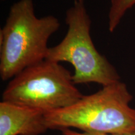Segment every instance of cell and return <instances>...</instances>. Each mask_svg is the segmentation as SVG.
Listing matches in <instances>:
<instances>
[{
  "mask_svg": "<svg viewBox=\"0 0 135 135\" xmlns=\"http://www.w3.org/2000/svg\"><path fill=\"white\" fill-rule=\"evenodd\" d=\"M43 111L2 101L0 135H40L48 129Z\"/></svg>",
  "mask_w": 135,
  "mask_h": 135,
  "instance_id": "obj_5",
  "label": "cell"
},
{
  "mask_svg": "<svg viewBox=\"0 0 135 135\" xmlns=\"http://www.w3.org/2000/svg\"><path fill=\"white\" fill-rule=\"evenodd\" d=\"M67 33L61 41L49 48L46 60L70 63L75 84L96 83L106 86L119 81L114 67L94 46L90 35L91 20L83 3L76 0L67 10Z\"/></svg>",
  "mask_w": 135,
  "mask_h": 135,
  "instance_id": "obj_3",
  "label": "cell"
},
{
  "mask_svg": "<svg viewBox=\"0 0 135 135\" xmlns=\"http://www.w3.org/2000/svg\"><path fill=\"white\" fill-rule=\"evenodd\" d=\"M76 1H79V2H81V3H83L84 2V0H76Z\"/></svg>",
  "mask_w": 135,
  "mask_h": 135,
  "instance_id": "obj_8",
  "label": "cell"
},
{
  "mask_svg": "<svg viewBox=\"0 0 135 135\" xmlns=\"http://www.w3.org/2000/svg\"><path fill=\"white\" fill-rule=\"evenodd\" d=\"M61 132L63 135H135L134 132L123 133V134H89L86 133H78L76 131L71 130L70 128L61 129Z\"/></svg>",
  "mask_w": 135,
  "mask_h": 135,
  "instance_id": "obj_7",
  "label": "cell"
},
{
  "mask_svg": "<svg viewBox=\"0 0 135 135\" xmlns=\"http://www.w3.org/2000/svg\"><path fill=\"white\" fill-rule=\"evenodd\" d=\"M133 96L119 81L83 95L68 107L45 114L48 129L75 128L89 134H123L135 131V109L129 106Z\"/></svg>",
  "mask_w": 135,
  "mask_h": 135,
  "instance_id": "obj_1",
  "label": "cell"
},
{
  "mask_svg": "<svg viewBox=\"0 0 135 135\" xmlns=\"http://www.w3.org/2000/svg\"><path fill=\"white\" fill-rule=\"evenodd\" d=\"M60 26L48 15L38 18L33 0H20L10 8L0 31V76L12 79L24 69L46 60L50 36Z\"/></svg>",
  "mask_w": 135,
  "mask_h": 135,
  "instance_id": "obj_2",
  "label": "cell"
},
{
  "mask_svg": "<svg viewBox=\"0 0 135 135\" xmlns=\"http://www.w3.org/2000/svg\"><path fill=\"white\" fill-rule=\"evenodd\" d=\"M70 71L45 60L15 76L4 89L3 101L48 113L68 107L83 97Z\"/></svg>",
  "mask_w": 135,
  "mask_h": 135,
  "instance_id": "obj_4",
  "label": "cell"
},
{
  "mask_svg": "<svg viewBox=\"0 0 135 135\" xmlns=\"http://www.w3.org/2000/svg\"><path fill=\"white\" fill-rule=\"evenodd\" d=\"M135 4V0H111L108 14V30L113 32L126 11Z\"/></svg>",
  "mask_w": 135,
  "mask_h": 135,
  "instance_id": "obj_6",
  "label": "cell"
}]
</instances>
